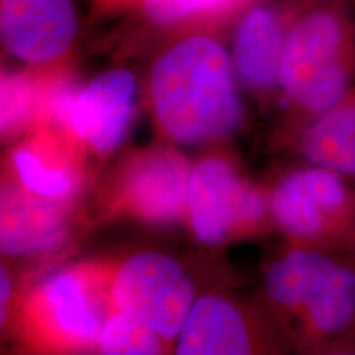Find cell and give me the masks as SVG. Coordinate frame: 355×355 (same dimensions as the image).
<instances>
[{"mask_svg":"<svg viewBox=\"0 0 355 355\" xmlns=\"http://www.w3.org/2000/svg\"><path fill=\"white\" fill-rule=\"evenodd\" d=\"M158 127L178 144H206L232 135L243 122L232 61L207 37L181 40L163 53L150 74Z\"/></svg>","mask_w":355,"mask_h":355,"instance_id":"6da1fadb","label":"cell"},{"mask_svg":"<svg viewBox=\"0 0 355 355\" xmlns=\"http://www.w3.org/2000/svg\"><path fill=\"white\" fill-rule=\"evenodd\" d=\"M263 285L306 347L355 340V261L295 245L268 266Z\"/></svg>","mask_w":355,"mask_h":355,"instance_id":"7a4b0ae2","label":"cell"},{"mask_svg":"<svg viewBox=\"0 0 355 355\" xmlns=\"http://www.w3.org/2000/svg\"><path fill=\"white\" fill-rule=\"evenodd\" d=\"M355 84V53L347 21L316 8L295 21L283 46L279 87L303 121L318 117Z\"/></svg>","mask_w":355,"mask_h":355,"instance_id":"3957f363","label":"cell"},{"mask_svg":"<svg viewBox=\"0 0 355 355\" xmlns=\"http://www.w3.org/2000/svg\"><path fill=\"white\" fill-rule=\"evenodd\" d=\"M347 178L313 163L296 168L270 194V216L295 245L355 250V193Z\"/></svg>","mask_w":355,"mask_h":355,"instance_id":"277c9868","label":"cell"},{"mask_svg":"<svg viewBox=\"0 0 355 355\" xmlns=\"http://www.w3.org/2000/svg\"><path fill=\"white\" fill-rule=\"evenodd\" d=\"M110 272L79 265L50 275L26 300L28 336L46 349H97L105 319L114 313Z\"/></svg>","mask_w":355,"mask_h":355,"instance_id":"5b68a950","label":"cell"},{"mask_svg":"<svg viewBox=\"0 0 355 355\" xmlns=\"http://www.w3.org/2000/svg\"><path fill=\"white\" fill-rule=\"evenodd\" d=\"M193 295L183 266L157 252L128 257L110 272L114 311L144 322L163 340L180 334L194 304Z\"/></svg>","mask_w":355,"mask_h":355,"instance_id":"8992f818","label":"cell"},{"mask_svg":"<svg viewBox=\"0 0 355 355\" xmlns=\"http://www.w3.org/2000/svg\"><path fill=\"white\" fill-rule=\"evenodd\" d=\"M266 211L260 191L229 159L207 157L191 168L186 217L201 243L220 245L259 229Z\"/></svg>","mask_w":355,"mask_h":355,"instance_id":"52a82bcc","label":"cell"},{"mask_svg":"<svg viewBox=\"0 0 355 355\" xmlns=\"http://www.w3.org/2000/svg\"><path fill=\"white\" fill-rule=\"evenodd\" d=\"M191 166L173 150L153 148L135 155L117 186L119 204L137 219L171 225L186 217Z\"/></svg>","mask_w":355,"mask_h":355,"instance_id":"ba28073f","label":"cell"},{"mask_svg":"<svg viewBox=\"0 0 355 355\" xmlns=\"http://www.w3.org/2000/svg\"><path fill=\"white\" fill-rule=\"evenodd\" d=\"M78 32L73 0H2L0 37L12 56L48 64L64 56Z\"/></svg>","mask_w":355,"mask_h":355,"instance_id":"9c48e42d","label":"cell"},{"mask_svg":"<svg viewBox=\"0 0 355 355\" xmlns=\"http://www.w3.org/2000/svg\"><path fill=\"white\" fill-rule=\"evenodd\" d=\"M137 104V79L128 69H109L79 89L69 119V135L97 155L119 148Z\"/></svg>","mask_w":355,"mask_h":355,"instance_id":"30bf717a","label":"cell"},{"mask_svg":"<svg viewBox=\"0 0 355 355\" xmlns=\"http://www.w3.org/2000/svg\"><path fill=\"white\" fill-rule=\"evenodd\" d=\"M64 199L38 196L20 183L2 191L0 248L8 257L50 252L66 237Z\"/></svg>","mask_w":355,"mask_h":355,"instance_id":"8fae6325","label":"cell"},{"mask_svg":"<svg viewBox=\"0 0 355 355\" xmlns=\"http://www.w3.org/2000/svg\"><path fill=\"white\" fill-rule=\"evenodd\" d=\"M254 349L242 311L220 296H202L191 306L176 343L180 355H239Z\"/></svg>","mask_w":355,"mask_h":355,"instance_id":"7c38bea8","label":"cell"},{"mask_svg":"<svg viewBox=\"0 0 355 355\" xmlns=\"http://www.w3.org/2000/svg\"><path fill=\"white\" fill-rule=\"evenodd\" d=\"M286 33L273 10L257 7L243 17L234 43L237 74L250 91L268 94L279 87Z\"/></svg>","mask_w":355,"mask_h":355,"instance_id":"4fadbf2b","label":"cell"},{"mask_svg":"<svg viewBox=\"0 0 355 355\" xmlns=\"http://www.w3.org/2000/svg\"><path fill=\"white\" fill-rule=\"evenodd\" d=\"M296 148L308 163L355 176V84L331 109L303 123Z\"/></svg>","mask_w":355,"mask_h":355,"instance_id":"5bb4252c","label":"cell"},{"mask_svg":"<svg viewBox=\"0 0 355 355\" xmlns=\"http://www.w3.org/2000/svg\"><path fill=\"white\" fill-rule=\"evenodd\" d=\"M53 137L20 145L12 155V166L19 183L38 196L68 199L81 184V171L73 152H68Z\"/></svg>","mask_w":355,"mask_h":355,"instance_id":"9a60e30c","label":"cell"},{"mask_svg":"<svg viewBox=\"0 0 355 355\" xmlns=\"http://www.w3.org/2000/svg\"><path fill=\"white\" fill-rule=\"evenodd\" d=\"M43 84L30 74H3L2 78V137L19 135L40 121Z\"/></svg>","mask_w":355,"mask_h":355,"instance_id":"2e32d148","label":"cell"},{"mask_svg":"<svg viewBox=\"0 0 355 355\" xmlns=\"http://www.w3.org/2000/svg\"><path fill=\"white\" fill-rule=\"evenodd\" d=\"M97 349L102 354L112 355L159 354L163 349V339L144 322L114 311L105 319Z\"/></svg>","mask_w":355,"mask_h":355,"instance_id":"e0dca14e","label":"cell"},{"mask_svg":"<svg viewBox=\"0 0 355 355\" xmlns=\"http://www.w3.org/2000/svg\"><path fill=\"white\" fill-rule=\"evenodd\" d=\"M232 0H144L146 17L155 24L171 25L191 17L217 10Z\"/></svg>","mask_w":355,"mask_h":355,"instance_id":"ac0fdd59","label":"cell"},{"mask_svg":"<svg viewBox=\"0 0 355 355\" xmlns=\"http://www.w3.org/2000/svg\"><path fill=\"white\" fill-rule=\"evenodd\" d=\"M0 290H2V296H0V314H2V322H6V308H7V303L8 300H10V290H12V283H10V278H8V275L6 270L2 268V272H0Z\"/></svg>","mask_w":355,"mask_h":355,"instance_id":"d6986e66","label":"cell"}]
</instances>
